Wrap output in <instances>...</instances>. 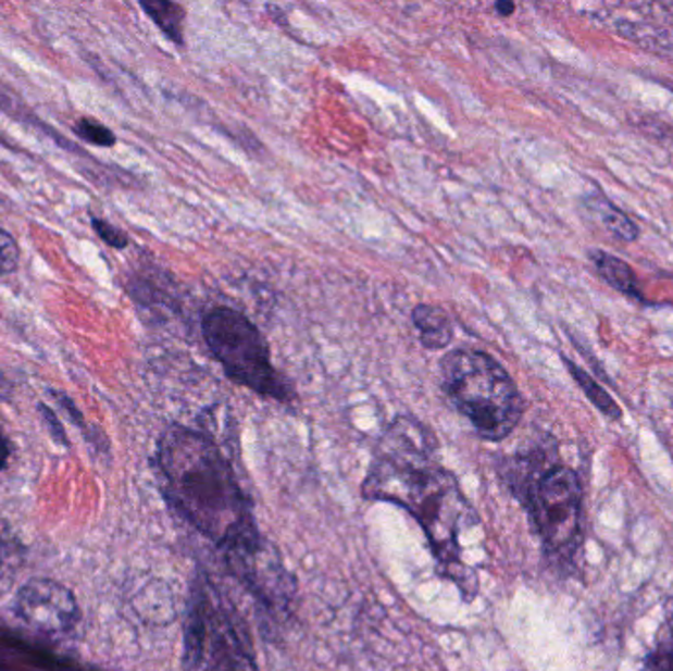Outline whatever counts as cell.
<instances>
[{
	"mask_svg": "<svg viewBox=\"0 0 673 671\" xmlns=\"http://www.w3.org/2000/svg\"><path fill=\"white\" fill-rule=\"evenodd\" d=\"M223 558L228 571L249 591L262 617L272 620V624L290 617L298 585L274 544L259 536L249 544L228 549Z\"/></svg>",
	"mask_w": 673,
	"mask_h": 671,
	"instance_id": "obj_7",
	"label": "cell"
},
{
	"mask_svg": "<svg viewBox=\"0 0 673 671\" xmlns=\"http://www.w3.org/2000/svg\"><path fill=\"white\" fill-rule=\"evenodd\" d=\"M38 410H40V415H42L46 430H48L50 435H52L53 442H55V444L63 445V447H67V445H70V439H67V435H65V430H63L60 418L55 415L52 408H50V406H46V403H40V406H38Z\"/></svg>",
	"mask_w": 673,
	"mask_h": 671,
	"instance_id": "obj_20",
	"label": "cell"
},
{
	"mask_svg": "<svg viewBox=\"0 0 673 671\" xmlns=\"http://www.w3.org/2000/svg\"><path fill=\"white\" fill-rule=\"evenodd\" d=\"M644 671H673V614L665 620L656 648L644 661Z\"/></svg>",
	"mask_w": 673,
	"mask_h": 671,
	"instance_id": "obj_16",
	"label": "cell"
},
{
	"mask_svg": "<svg viewBox=\"0 0 673 671\" xmlns=\"http://www.w3.org/2000/svg\"><path fill=\"white\" fill-rule=\"evenodd\" d=\"M53 400L60 403V408H62L63 412L67 413L70 418H72V422L75 425H79L82 430L85 432V420L84 413L79 412V408L73 403L72 398L67 396V394L58 393V390H52Z\"/></svg>",
	"mask_w": 673,
	"mask_h": 671,
	"instance_id": "obj_21",
	"label": "cell"
},
{
	"mask_svg": "<svg viewBox=\"0 0 673 671\" xmlns=\"http://www.w3.org/2000/svg\"><path fill=\"white\" fill-rule=\"evenodd\" d=\"M21 247L7 228L0 227V276H9L18 270Z\"/></svg>",
	"mask_w": 673,
	"mask_h": 671,
	"instance_id": "obj_18",
	"label": "cell"
},
{
	"mask_svg": "<svg viewBox=\"0 0 673 671\" xmlns=\"http://www.w3.org/2000/svg\"><path fill=\"white\" fill-rule=\"evenodd\" d=\"M514 4L512 2H497V11L502 14V16H510L512 12H514Z\"/></svg>",
	"mask_w": 673,
	"mask_h": 671,
	"instance_id": "obj_24",
	"label": "cell"
},
{
	"mask_svg": "<svg viewBox=\"0 0 673 671\" xmlns=\"http://www.w3.org/2000/svg\"><path fill=\"white\" fill-rule=\"evenodd\" d=\"M441 386L478 437L502 442L524 415V398L514 378L490 355L456 349L441 359Z\"/></svg>",
	"mask_w": 673,
	"mask_h": 671,
	"instance_id": "obj_3",
	"label": "cell"
},
{
	"mask_svg": "<svg viewBox=\"0 0 673 671\" xmlns=\"http://www.w3.org/2000/svg\"><path fill=\"white\" fill-rule=\"evenodd\" d=\"M583 207L595 225H599L605 233H609L611 237L621 243H632L640 235L638 225L626 213H622L619 207L612 206L611 201L601 194L585 197Z\"/></svg>",
	"mask_w": 673,
	"mask_h": 671,
	"instance_id": "obj_9",
	"label": "cell"
},
{
	"mask_svg": "<svg viewBox=\"0 0 673 671\" xmlns=\"http://www.w3.org/2000/svg\"><path fill=\"white\" fill-rule=\"evenodd\" d=\"M16 614L30 629L48 636H63L82 620L72 591L50 579H32L22 585L16 595Z\"/></svg>",
	"mask_w": 673,
	"mask_h": 671,
	"instance_id": "obj_8",
	"label": "cell"
},
{
	"mask_svg": "<svg viewBox=\"0 0 673 671\" xmlns=\"http://www.w3.org/2000/svg\"><path fill=\"white\" fill-rule=\"evenodd\" d=\"M184 671H259L239 612L205 573H197L189 591Z\"/></svg>",
	"mask_w": 673,
	"mask_h": 671,
	"instance_id": "obj_5",
	"label": "cell"
},
{
	"mask_svg": "<svg viewBox=\"0 0 673 671\" xmlns=\"http://www.w3.org/2000/svg\"><path fill=\"white\" fill-rule=\"evenodd\" d=\"M619 30L622 36L640 44L646 50L662 53L665 58L673 60V32L653 28L648 24H632V22H622L619 24Z\"/></svg>",
	"mask_w": 673,
	"mask_h": 671,
	"instance_id": "obj_14",
	"label": "cell"
},
{
	"mask_svg": "<svg viewBox=\"0 0 673 671\" xmlns=\"http://www.w3.org/2000/svg\"><path fill=\"white\" fill-rule=\"evenodd\" d=\"M590 259L595 262L599 274L611 284L612 288L619 289L624 296L643 300L644 294L640 284H638V278H636L634 270L624 260L607 254L602 250H593Z\"/></svg>",
	"mask_w": 673,
	"mask_h": 671,
	"instance_id": "obj_11",
	"label": "cell"
},
{
	"mask_svg": "<svg viewBox=\"0 0 673 671\" xmlns=\"http://www.w3.org/2000/svg\"><path fill=\"white\" fill-rule=\"evenodd\" d=\"M412 323L420 333V343L425 349L439 351L446 349L453 341V323L447 315L446 310L432 306V303H420L412 311Z\"/></svg>",
	"mask_w": 673,
	"mask_h": 671,
	"instance_id": "obj_10",
	"label": "cell"
},
{
	"mask_svg": "<svg viewBox=\"0 0 673 671\" xmlns=\"http://www.w3.org/2000/svg\"><path fill=\"white\" fill-rule=\"evenodd\" d=\"M158 471L170 505L223 554L260 536L249 496L211 435L167 427L158 444Z\"/></svg>",
	"mask_w": 673,
	"mask_h": 671,
	"instance_id": "obj_2",
	"label": "cell"
},
{
	"mask_svg": "<svg viewBox=\"0 0 673 671\" xmlns=\"http://www.w3.org/2000/svg\"><path fill=\"white\" fill-rule=\"evenodd\" d=\"M140 9L150 16L160 30L166 34L170 40L184 46V21L186 9L170 0H140Z\"/></svg>",
	"mask_w": 673,
	"mask_h": 671,
	"instance_id": "obj_12",
	"label": "cell"
},
{
	"mask_svg": "<svg viewBox=\"0 0 673 671\" xmlns=\"http://www.w3.org/2000/svg\"><path fill=\"white\" fill-rule=\"evenodd\" d=\"M12 394V384L7 376H4V372L0 371V400H9Z\"/></svg>",
	"mask_w": 673,
	"mask_h": 671,
	"instance_id": "obj_22",
	"label": "cell"
},
{
	"mask_svg": "<svg viewBox=\"0 0 673 671\" xmlns=\"http://www.w3.org/2000/svg\"><path fill=\"white\" fill-rule=\"evenodd\" d=\"M89 219H91V227H94L95 233L99 235L104 245L116 248V250H125L130 245V238H128L123 228L116 227V225L104 221V219L97 218L94 213H89Z\"/></svg>",
	"mask_w": 673,
	"mask_h": 671,
	"instance_id": "obj_19",
	"label": "cell"
},
{
	"mask_svg": "<svg viewBox=\"0 0 673 671\" xmlns=\"http://www.w3.org/2000/svg\"><path fill=\"white\" fill-rule=\"evenodd\" d=\"M563 362H565V366L570 369L571 376L575 378V383L579 384L585 396L593 402V406H597L607 418H611V420H621L622 412L621 408H619V403L612 400L611 396L602 388L601 384L597 383V381H593L587 372L581 371L579 366H575L570 359H563Z\"/></svg>",
	"mask_w": 673,
	"mask_h": 671,
	"instance_id": "obj_15",
	"label": "cell"
},
{
	"mask_svg": "<svg viewBox=\"0 0 673 671\" xmlns=\"http://www.w3.org/2000/svg\"><path fill=\"white\" fill-rule=\"evenodd\" d=\"M364 496L412 512L439 568L459 589L475 595L477 575L463 556V539L478 520L456 476L435 461L434 434L424 424L414 418L394 420L364 481Z\"/></svg>",
	"mask_w": 673,
	"mask_h": 671,
	"instance_id": "obj_1",
	"label": "cell"
},
{
	"mask_svg": "<svg viewBox=\"0 0 673 671\" xmlns=\"http://www.w3.org/2000/svg\"><path fill=\"white\" fill-rule=\"evenodd\" d=\"M508 483L528 510L546 554L570 561L579 548L583 490L577 473L563 465H541L538 455L508 467Z\"/></svg>",
	"mask_w": 673,
	"mask_h": 671,
	"instance_id": "obj_4",
	"label": "cell"
},
{
	"mask_svg": "<svg viewBox=\"0 0 673 671\" xmlns=\"http://www.w3.org/2000/svg\"><path fill=\"white\" fill-rule=\"evenodd\" d=\"M73 133L87 145L99 146V148H113L116 145V135L113 131L91 116H82L77 123L73 124Z\"/></svg>",
	"mask_w": 673,
	"mask_h": 671,
	"instance_id": "obj_17",
	"label": "cell"
},
{
	"mask_svg": "<svg viewBox=\"0 0 673 671\" xmlns=\"http://www.w3.org/2000/svg\"><path fill=\"white\" fill-rule=\"evenodd\" d=\"M9 455H11V447H9V442H7V437L0 434V469L7 465V459H9Z\"/></svg>",
	"mask_w": 673,
	"mask_h": 671,
	"instance_id": "obj_23",
	"label": "cell"
},
{
	"mask_svg": "<svg viewBox=\"0 0 673 671\" xmlns=\"http://www.w3.org/2000/svg\"><path fill=\"white\" fill-rule=\"evenodd\" d=\"M201 330L209 351L233 383L276 402L294 400V386L272 364L269 343L247 315L225 306L213 308L203 318Z\"/></svg>",
	"mask_w": 673,
	"mask_h": 671,
	"instance_id": "obj_6",
	"label": "cell"
},
{
	"mask_svg": "<svg viewBox=\"0 0 673 671\" xmlns=\"http://www.w3.org/2000/svg\"><path fill=\"white\" fill-rule=\"evenodd\" d=\"M26 558V549L12 527L0 522V595L11 589Z\"/></svg>",
	"mask_w": 673,
	"mask_h": 671,
	"instance_id": "obj_13",
	"label": "cell"
}]
</instances>
